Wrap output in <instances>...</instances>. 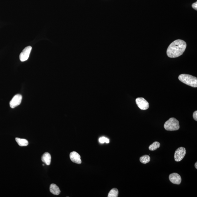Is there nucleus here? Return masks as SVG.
Listing matches in <instances>:
<instances>
[{
	"mask_svg": "<svg viewBox=\"0 0 197 197\" xmlns=\"http://www.w3.org/2000/svg\"><path fill=\"white\" fill-rule=\"evenodd\" d=\"M187 47V44L184 41L177 40L169 45L167 50V55L170 58H176L183 54Z\"/></svg>",
	"mask_w": 197,
	"mask_h": 197,
	"instance_id": "obj_1",
	"label": "nucleus"
},
{
	"mask_svg": "<svg viewBox=\"0 0 197 197\" xmlns=\"http://www.w3.org/2000/svg\"><path fill=\"white\" fill-rule=\"evenodd\" d=\"M179 79L181 82L192 87H197V78L191 75L183 74L180 75Z\"/></svg>",
	"mask_w": 197,
	"mask_h": 197,
	"instance_id": "obj_2",
	"label": "nucleus"
},
{
	"mask_svg": "<svg viewBox=\"0 0 197 197\" xmlns=\"http://www.w3.org/2000/svg\"><path fill=\"white\" fill-rule=\"evenodd\" d=\"M164 127L167 131L177 130L180 128L179 121L174 118H170L165 122Z\"/></svg>",
	"mask_w": 197,
	"mask_h": 197,
	"instance_id": "obj_3",
	"label": "nucleus"
},
{
	"mask_svg": "<svg viewBox=\"0 0 197 197\" xmlns=\"http://www.w3.org/2000/svg\"><path fill=\"white\" fill-rule=\"evenodd\" d=\"M186 153L185 148L181 147L178 148L175 151L174 155L175 161L176 162H180L184 158Z\"/></svg>",
	"mask_w": 197,
	"mask_h": 197,
	"instance_id": "obj_4",
	"label": "nucleus"
},
{
	"mask_svg": "<svg viewBox=\"0 0 197 197\" xmlns=\"http://www.w3.org/2000/svg\"><path fill=\"white\" fill-rule=\"evenodd\" d=\"M135 101L138 106L142 110H146L149 108V104L143 98H137L136 99Z\"/></svg>",
	"mask_w": 197,
	"mask_h": 197,
	"instance_id": "obj_5",
	"label": "nucleus"
},
{
	"mask_svg": "<svg viewBox=\"0 0 197 197\" xmlns=\"http://www.w3.org/2000/svg\"><path fill=\"white\" fill-rule=\"evenodd\" d=\"M32 49V47L30 46H28L24 48L20 56V60L21 62H23L28 60Z\"/></svg>",
	"mask_w": 197,
	"mask_h": 197,
	"instance_id": "obj_6",
	"label": "nucleus"
},
{
	"mask_svg": "<svg viewBox=\"0 0 197 197\" xmlns=\"http://www.w3.org/2000/svg\"><path fill=\"white\" fill-rule=\"evenodd\" d=\"M22 100V96L21 95L17 94L15 95L10 101V107L13 109L20 105L21 104Z\"/></svg>",
	"mask_w": 197,
	"mask_h": 197,
	"instance_id": "obj_7",
	"label": "nucleus"
},
{
	"mask_svg": "<svg viewBox=\"0 0 197 197\" xmlns=\"http://www.w3.org/2000/svg\"><path fill=\"white\" fill-rule=\"evenodd\" d=\"M169 180L172 183L179 185L181 182V178L180 175L178 173H174L170 174L169 176Z\"/></svg>",
	"mask_w": 197,
	"mask_h": 197,
	"instance_id": "obj_8",
	"label": "nucleus"
},
{
	"mask_svg": "<svg viewBox=\"0 0 197 197\" xmlns=\"http://www.w3.org/2000/svg\"><path fill=\"white\" fill-rule=\"evenodd\" d=\"M70 158L72 162L76 164H80L82 163L80 155L76 151H73L70 153Z\"/></svg>",
	"mask_w": 197,
	"mask_h": 197,
	"instance_id": "obj_9",
	"label": "nucleus"
},
{
	"mask_svg": "<svg viewBox=\"0 0 197 197\" xmlns=\"http://www.w3.org/2000/svg\"><path fill=\"white\" fill-rule=\"evenodd\" d=\"M42 162L46 164L49 165L51 163V156L49 153L46 152L43 154L42 157Z\"/></svg>",
	"mask_w": 197,
	"mask_h": 197,
	"instance_id": "obj_10",
	"label": "nucleus"
},
{
	"mask_svg": "<svg viewBox=\"0 0 197 197\" xmlns=\"http://www.w3.org/2000/svg\"><path fill=\"white\" fill-rule=\"evenodd\" d=\"M50 190L51 193L54 195H58L60 194V190L59 187L55 184H52L50 185Z\"/></svg>",
	"mask_w": 197,
	"mask_h": 197,
	"instance_id": "obj_11",
	"label": "nucleus"
},
{
	"mask_svg": "<svg viewBox=\"0 0 197 197\" xmlns=\"http://www.w3.org/2000/svg\"><path fill=\"white\" fill-rule=\"evenodd\" d=\"M15 141H16L18 145L21 146H27L29 144V142L26 139L16 138H15Z\"/></svg>",
	"mask_w": 197,
	"mask_h": 197,
	"instance_id": "obj_12",
	"label": "nucleus"
},
{
	"mask_svg": "<svg viewBox=\"0 0 197 197\" xmlns=\"http://www.w3.org/2000/svg\"><path fill=\"white\" fill-rule=\"evenodd\" d=\"M140 162L142 163L143 164H146L148 163L151 160V158L150 156L148 155H145L142 156L140 157Z\"/></svg>",
	"mask_w": 197,
	"mask_h": 197,
	"instance_id": "obj_13",
	"label": "nucleus"
},
{
	"mask_svg": "<svg viewBox=\"0 0 197 197\" xmlns=\"http://www.w3.org/2000/svg\"><path fill=\"white\" fill-rule=\"evenodd\" d=\"M160 144L159 142L157 141L154 142L151 144L148 147V148L151 151H155L158 148L160 147Z\"/></svg>",
	"mask_w": 197,
	"mask_h": 197,
	"instance_id": "obj_14",
	"label": "nucleus"
},
{
	"mask_svg": "<svg viewBox=\"0 0 197 197\" xmlns=\"http://www.w3.org/2000/svg\"><path fill=\"white\" fill-rule=\"evenodd\" d=\"M119 193L118 189L113 188L109 191V193L108 197H117L118 196Z\"/></svg>",
	"mask_w": 197,
	"mask_h": 197,
	"instance_id": "obj_15",
	"label": "nucleus"
},
{
	"mask_svg": "<svg viewBox=\"0 0 197 197\" xmlns=\"http://www.w3.org/2000/svg\"><path fill=\"white\" fill-rule=\"evenodd\" d=\"M98 141L101 143H108L109 142V139L107 138L104 137L100 138Z\"/></svg>",
	"mask_w": 197,
	"mask_h": 197,
	"instance_id": "obj_16",
	"label": "nucleus"
},
{
	"mask_svg": "<svg viewBox=\"0 0 197 197\" xmlns=\"http://www.w3.org/2000/svg\"><path fill=\"white\" fill-rule=\"evenodd\" d=\"M193 118L196 121L197 120V111H195L193 112Z\"/></svg>",
	"mask_w": 197,
	"mask_h": 197,
	"instance_id": "obj_17",
	"label": "nucleus"
},
{
	"mask_svg": "<svg viewBox=\"0 0 197 197\" xmlns=\"http://www.w3.org/2000/svg\"><path fill=\"white\" fill-rule=\"evenodd\" d=\"M192 7L195 10H197V2L193 3L192 4Z\"/></svg>",
	"mask_w": 197,
	"mask_h": 197,
	"instance_id": "obj_18",
	"label": "nucleus"
},
{
	"mask_svg": "<svg viewBox=\"0 0 197 197\" xmlns=\"http://www.w3.org/2000/svg\"><path fill=\"white\" fill-rule=\"evenodd\" d=\"M195 168H196V169H197V162H196V163H195Z\"/></svg>",
	"mask_w": 197,
	"mask_h": 197,
	"instance_id": "obj_19",
	"label": "nucleus"
}]
</instances>
